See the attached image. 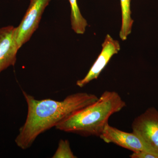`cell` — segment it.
<instances>
[{
  "label": "cell",
  "instance_id": "cell-6",
  "mask_svg": "<svg viewBox=\"0 0 158 158\" xmlns=\"http://www.w3.org/2000/svg\"><path fill=\"white\" fill-rule=\"evenodd\" d=\"M15 30L12 26L0 28V74L16 62L19 49L15 39Z\"/></svg>",
  "mask_w": 158,
  "mask_h": 158
},
{
  "label": "cell",
  "instance_id": "cell-8",
  "mask_svg": "<svg viewBox=\"0 0 158 158\" xmlns=\"http://www.w3.org/2000/svg\"><path fill=\"white\" fill-rule=\"evenodd\" d=\"M122 13V24L119 37L122 40L127 39L131 33L134 20L131 18V0H120Z\"/></svg>",
  "mask_w": 158,
  "mask_h": 158
},
{
  "label": "cell",
  "instance_id": "cell-4",
  "mask_svg": "<svg viewBox=\"0 0 158 158\" xmlns=\"http://www.w3.org/2000/svg\"><path fill=\"white\" fill-rule=\"evenodd\" d=\"M51 0H31L28 8L17 27L15 39L19 48L28 42L39 27L43 13Z\"/></svg>",
  "mask_w": 158,
  "mask_h": 158
},
{
  "label": "cell",
  "instance_id": "cell-9",
  "mask_svg": "<svg viewBox=\"0 0 158 158\" xmlns=\"http://www.w3.org/2000/svg\"><path fill=\"white\" fill-rule=\"evenodd\" d=\"M71 7L70 21L72 29L78 34H85L88 25L86 19L82 16L77 0H69Z\"/></svg>",
  "mask_w": 158,
  "mask_h": 158
},
{
  "label": "cell",
  "instance_id": "cell-1",
  "mask_svg": "<svg viewBox=\"0 0 158 158\" xmlns=\"http://www.w3.org/2000/svg\"><path fill=\"white\" fill-rule=\"evenodd\" d=\"M28 106L24 124L19 130L15 142L22 149H28L36 138L77 110L98 99L95 94L79 92L73 94L62 101L51 99L37 100L23 90Z\"/></svg>",
  "mask_w": 158,
  "mask_h": 158
},
{
  "label": "cell",
  "instance_id": "cell-7",
  "mask_svg": "<svg viewBox=\"0 0 158 158\" xmlns=\"http://www.w3.org/2000/svg\"><path fill=\"white\" fill-rule=\"evenodd\" d=\"M104 142L114 144L133 152L146 151L139 138L134 133L123 131L108 123L99 136Z\"/></svg>",
  "mask_w": 158,
  "mask_h": 158
},
{
  "label": "cell",
  "instance_id": "cell-11",
  "mask_svg": "<svg viewBox=\"0 0 158 158\" xmlns=\"http://www.w3.org/2000/svg\"><path fill=\"white\" fill-rule=\"evenodd\" d=\"M130 157L131 158H158L157 156L145 151L133 152Z\"/></svg>",
  "mask_w": 158,
  "mask_h": 158
},
{
  "label": "cell",
  "instance_id": "cell-5",
  "mask_svg": "<svg viewBox=\"0 0 158 158\" xmlns=\"http://www.w3.org/2000/svg\"><path fill=\"white\" fill-rule=\"evenodd\" d=\"M120 45L110 34H107L102 44V50L96 61L84 78L77 81V85L83 88L94 80L98 79L110 59L120 51Z\"/></svg>",
  "mask_w": 158,
  "mask_h": 158
},
{
  "label": "cell",
  "instance_id": "cell-10",
  "mask_svg": "<svg viewBox=\"0 0 158 158\" xmlns=\"http://www.w3.org/2000/svg\"><path fill=\"white\" fill-rule=\"evenodd\" d=\"M53 158H77L70 148V143L68 140H60L56 151Z\"/></svg>",
  "mask_w": 158,
  "mask_h": 158
},
{
  "label": "cell",
  "instance_id": "cell-2",
  "mask_svg": "<svg viewBox=\"0 0 158 158\" xmlns=\"http://www.w3.org/2000/svg\"><path fill=\"white\" fill-rule=\"evenodd\" d=\"M126 106L117 92L106 90L96 101L72 113L55 128L82 136L99 137L110 116Z\"/></svg>",
  "mask_w": 158,
  "mask_h": 158
},
{
  "label": "cell",
  "instance_id": "cell-3",
  "mask_svg": "<svg viewBox=\"0 0 158 158\" xmlns=\"http://www.w3.org/2000/svg\"><path fill=\"white\" fill-rule=\"evenodd\" d=\"M132 129L145 150L158 157V110L153 107L148 108L135 118Z\"/></svg>",
  "mask_w": 158,
  "mask_h": 158
}]
</instances>
